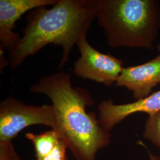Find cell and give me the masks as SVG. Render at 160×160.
Instances as JSON below:
<instances>
[{
    "label": "cell",
    "mask_w": 160,
    "mask_h": 160,
    "mask_svg": "<svg viewBox=\"0 0 160 160\" xmlns=\"http://www.w3.org/2000/svg\"><path fill=\"white\" fill-rule=\"evenodd\" d=\"M98 119L103 128L110 132L129 116L145 113L150 116L160 111V90L132 103L114 104L110 99L104 100L98 106Z\"/></svg>",
    "instance_id": "cell-7"
},
{
    "label": "cell",
    "mask_w": 160,
    "mask_h": 160,
    "mask_svg": "<svg viewBox=\"0 0 160 160\" xmlns=\"http://www.w3.org/2000/svg\"><path fill=\"white\" fill-rule=\"evenodd\" d=\"M149 160H160V158L158 156L152 154L151 152H148Z\"/></svg>",
    "instance_id": "cell-13"
},
{
    "label": "cell",
    "mask_w": 160,
    "mask_h": 160,
    "mask_svg": "<svg viewBox=\"0 0 160 160\" xmlns=\"http://www.w3.org/2000/svg\"><path fill=\"white\" fill-rule=\"evenodd\" d=\"M77 45L81 56L74 64L75 74L107 87L116 84L124 69L121 59L98 51L90 45L87 37L81 38Z\"/></svg>",
    "instance_id": "cell-5"
},
{
    "label": "cell",
    "mask_w": 160,
    "mask_h": 160,
    "mask_svg": "<svg viewBox=\"0 0 160 160\" xmlns=\"http://www.w3.org/2000/svg\"><path fill=\"white\" fill-rule=\"evenodd\" d=\"M0 160H21L12 141H0Z\"/></svg>",
    "instance_id": "cell-11"
},
{
    "label": "cell",
    "mask_w": 160,
    "mask_h": 160,
    "mask_svg": "<svg viewBox=\"0 0 160 160\" xmlns=\"http://www.w3.org/2000/svg\"><path fill=\"white\" fill-rule=\"evenodd\" d=\"M46 7L32 10L27 17L23 36L10 52L8 64L12 69L49 43L62 46V67L96 19L95 0H58L50 9Z\"/></svg>",
    "instance_id": "cell-2"
},
{
    "label": "cell",
    "mask_w": 160,
    "mask_h": 160,
    "mask_svg": "<svg viewBox=\"0 0 160 160\" xmlns=\"http://www.w3.org/2000/svg\"><path fill=\"white\" fill-rule=\"evenodd\" d=\"M143 137L160 148V111L148 116L144 126Z\"/></svg>",
    "instance_id": "cell-10"
},
{
    "label": "cell",
    "mask_w": 160,
    "mask_h": 160,
    "mask_svg": "<svg viewBox=\"0 0 160 160\" xmlns=\"http://www.w3.org/2000/svg\"><path fill=\"white\" fill-rule=\"evenodd\" d=\"M96 19L113 48L151 49L160 29L157 0H95Z\"/></svg>",
    "instance_id": "cell-3"
},
{
    "label": "cell",
    "mask_w": 160,
    "mask_h": 160,
    "mask_svg": "<svg viewBox=\"0 0 160 160\" xmlns=\"http://www.w3.org/2000/svg\"><path fill=\"white\" fill-rule=\"evenodd\" d=\"M160 83V54L148 62L124 68L116 86L125 87L139 100L151 94L152 88Z\"/></svg>",
    "instance_id": "cell-8"
},
{
    "label": "cell",
    "mask_w": 160,
    "mask_h": 160,
    "mask_svg": "<svg viewBox=\"0 0 160 160\" xmlns=\"http://www.w3.org/2000/svg\"><path fill=\"white\" fill-rule=\"evenodd\" d=\"M67 143L62 139L54 149L43 160H67Z\"/></svg>",
    "instance_id": "cell-12"
},
{
    "label": "cell",
    "mask_w": 160,
    "mask_h": 160,
    "mask_svg": "<svg viewBox=\"0 0 160 160\" xmlns=\"http://www.w3.org/2000/svg\"><path fill=\"white\" fill-rule=\"evenodd\" d=\"M157 49L158 51L160 53V42H159V43L158 44L157 46Z\"/></svg>",
    "instance_id": "cell-14"
},
{
    "label": "cell",
    "mask_w": 160,
    "mask_h": 160,
    "mask_svg": "<svg viewBox=\"0 0 160 160\" xmlns=\"http://www.w3.org/2000/svg\"><path fill=\"white\" fill-rule=\"evenodd\" d=\"M36 125L56 128V114L52 104L28 105L13 97L1 102L0 141H12L24 129Z\"/></svg>",
    "instance_id": "cell-4"
},
{
    "label": "cell",
    "mask_w": 160,
    "mask_h": 160,
    "mask_svg": "<svg viewBox=\"0 0 160 160\" xmlns=\"http://www.w3.org/2000/svg\"><path fill=\"white\" fill-rule=\"evenodd\" d=\"M58 0H0L1 51H12L20 39L15 23L27 12L43 6H53Z\"/></svg>",
    "instance_id": "cell-6"
},
{
    "label": "cell",
    "mask_w": 160,
    "mask_h": 160,
    "mask_svg": "<svg viewBox=\"0 0 160 160\" xmlns=\"http://www.w3.org/2000/svg\"><path fill=\"white\" fill-rule=\"evenodd\" d=\"M25 137L33 145L36 160H44L62 139L55 129L39 134L29 132L26 133Z\"/></svg>",
    "instance_id": "cell-9"
},
{
    "label": "cell",
    "mask_w": 160,
    "mask_h": 160,
    "mask_svg": "<svg viewBox=\"0 0 160 160\" xmlns=\"http://www.w3.org/2000/svg\"><path fill=\"white\" fill-rule=\"evenodd\" d=\"M45 94L55 109L57 127L75 160H96L98 151L110 143V132L86 108L94 104L87 90L73 87L69 74L58 72L41 77L30 88Z\"/></svg>",
    "instance_id": "cell-1"
}]
</instances>
